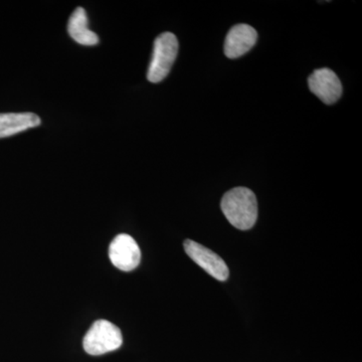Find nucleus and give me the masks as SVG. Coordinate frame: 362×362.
Returning a JSON list of instances; mask_svg holds the SVG:
<instances>
[{
    "instance_id": "f257e3e1",
    "label": "nucleus",
    "mask_w": 362,
    "mask_h": 362,
    "mask_svg": "<svg viewBox=\"0 0 362 362\" xmlns=\"http://www.w3.org/2000/svg\"><path fill=\"white\" fill-rule=\"evenodd\" d=\"M221 207L226 220L239 230H250L258 218V202L249 188L228 190L221 199Z\"/></svg>"
},
{
    "instance_id": "f03ea898",
    "label": "nucleus",
    "mask_w": 362,
    "mask_h": 362,
    "mask_svg": "<svg viewBox=\"0 0 362 362\" xmlns=\"http://www.w3.org/2000/svg\"><path fill=\"white\" fill-rule=\"evenodd\" d=\"M122 332L118 326L107 320H97L86 333L83 346L90 356H102L120 349Z\"/></svg>"
},
{
    "instance_id": "7ed1b4c3",
    "label": "nucleus",
    "mask_w": 362,
    "mask_h": 362,
    "mask_svg": "<svg viewBox=\"0 0 362 362\" xmlns=\"http://www.w3.org/2000/svg\"><path fill=\"white\" fill-rule=\"evenodd\" d=\"M177 54L178 40L173 33H164L157 37L147 73L149 82L156 84L168 77Z\"/></svg>"
},
{
    "instance_id": "20e7f679",
    "label": "nucleus",
    "mask_w": 362,
    "mask_h": 362,
    "mask_svg": "<svg viewBox=\"0 0 362 362\" xmlns=\"http://www.w3.org/2000/svg\"><path fill=\"white\" fill-rule=\"evenodd\" d=\"M183 246L187 256L211 277L218 281H226L228 278L230 270L225 261L216 252L192 240H185Z\"/></svg>"
},
{
    "instance_id": "39448f33",
    "label": "nucleus",
    "mask_w": 362,
    "mask_h": 362,
    "mask_svg": "<svg viewBox=\"0 0 362 362\" xmlns=\"http://www.w3.org/2000/svg\"><path fill=\"white\" fill-rule=\"evenodd\" d=\"M109 258L119 270L130 272L139 266L141 251L131 235L122 233L112 240L109 247Z\"/></svg>"
},
{
    "instance_id": "423d86ee",
    "label": "nucleus",
    "mask_w": 362,
    "mask_h": 362,
    "mask_svg": "<svg viewBox=\"0 0 362 362\" xmlns=\"http://www.w3.org/2000/svg\"><path fill=\"white\" fill-rule=\"evenodd\" d=\"M309 89L323 103H337L342 95V85L337 74L327 68L318 69L308 78Z\"/></svg>"
},
{
    "instance_id": "0eeeda50",
    "label": "nucleus",
    "mask_w": 362,
    "mask_h": 362,
    "mask_svg": "<svg viewBox=\"0 0 362 362\" xmlns=\"http://www.w3.org/2000/svg\"><path fill=\"white\" fill-rule=\"evenodd\" d=\"M258 33L251 25L240 23L230 28L225 42V54L228 59L244 56L256 45Z\"/></svg>"
},
{
    "instance_id": "6e6552de",
    "label": "nucleus",
    "mask_w": 362,
    "mask_h": 362,
    "mask_svg": "<svg viewBox=\"0 0 362 362\" xmlns=\"http://www.w3.org/2000/svg\"><path fill=\"white\" fill-rule=\"evenodd\" d=\"M40 117L33 113L0 114V138L18 134L40 125Z\"/></svg>"
},
{
    "instance_id": "1a4fd4ad",
    "label": "nucleus",
    "mask_w": 362,
    "mask_h": 362,
    "mask_svg": "<svg viewBox=\"0 0 362 362\" xmlns=\"http://www.w3.org/2000/svg\"><path fill=\"white\" fill-rule=\"evenodd\" d=\"M68 32L71 39L83 45H95L99 37L88 26V16L83 7H78L71 13L68 23Z\"/></svg>"
}]
</instances>
